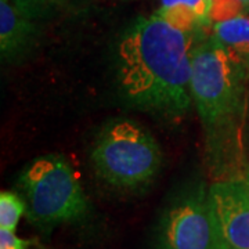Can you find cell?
<instances>
[{
	"instance_id": "obj_10",
	"label": "cell",
	"mask_w": 249,
	"mask_h": 249,
	"mask_svg": "<svg viewBox=\"0 0 249 249\" xmlns=\"http://www.w3.org/2000/svg\"><path fill=\"white\" fill-rule=\"evenodd\" d=\"M27 209L25 201L14 193L1 191L0 194V229L16 231L21 216Z\"/></svg>"
},
{
	"instance_id": "obj_6",
	"label": "cell",
	"mask_w": 249,
	"mask_h": 249,
	"mask_svg": "<svg viewBox=\"0 0 249 249\" xmlns=\"http://www.w3.org/2000/svg\"><path fill=\"white\" fill-rule=\"evenodd\" d=\"M217 249H249V178L232 176L209 186Z\"/></svg>"
},
{
	"instance_id": "obj_4",
	"label": "cell",
	"mask_w": 249,
	"mask_h": 249,
	"mask_svg": "<svg viewBox=\"0 0 249 249\" xmlns=\"http://www.w3.org/2000/svg\"><path fill=\"white\" fill-rule=\"evenodd\" d=\"M28 217L37 226L80 220L89 202L67 160L58 154L39 157L19 176Z\"/></svg>"
},
{
	"instance_id": "obj_9",
	"label": "cell",
	"mask_w": 249,
	"mask_h": 249,
	"mask_svg": "<svg viewBox=\"0 0 249 249\" xmlns=\"http://www.w3.org/2000/svg\"><path fill=\"white\" fill-rule=\"evenodd\" d=\"M212 37L229 57L249 72V14H241L212 24Z\"/></svg>"
},
{
	"instance_id": "obj_12",
	"label": "cell",
	"mask_w": 249,
	"mask_h": 249,
	"mask_svg": "<svg viewBox=\"0 0 249 249\" xmlns=\"http://www.w3.org/2000/svg\"><path fill=\"white\" fill-rule=\"evenodd\" d=\"M25 9L36 17L39 14V11L42 9H45L47 6L53 4V3H57V1H61V0H18Z\"/></svg>"
},
{
	"instance_id": "obj_11",
	"label": "cell",
	"mask_w": 249,
	"mask_h": 249,
	"mask_svg": "<svg viewBox=\"0 0 249 249\" xmlns=\"http://www.w3.org/2000/svg\"><path fill=\"white\" fill-rule=\"evenodd\" d=\"M28 241L21 240L13 230L0 229V249H27Z\"/></svg>"
},
{
	"instance_id": "obj_3",
	"label": "cell",
	"mask_w": 249,
	"mask_h": 249,
	"mask_svg": "<svg viewBox=\"0 0 249 249\" xmlns=\"http://www.w3.org/2000/svg\"><path fill=\"white\" fill-rule=\"evenodd\" d=\"M245 73L212 36L194 47L191 97L209 136L217 137L237 115Z\"/></svg>"
},
{
	"instance_id": "obj_7",
	"label": "cell",
	"mask_w": 249,
	"mask_h": 249,
	"mask_svg": "<svg viewBox=\"0 0 249 249\" xmlns=\"http://www.w3.org/2000/svg\"><path fill=\"white\" fill-rule=\"evenodd\" d=\"M34 16L18 0H0V54L3 61H17L34 43Z\"/></svg>"
},
{
	"instance_id": "obj_13",
	"label": "cell",
	"mask_w": 249,
	"mask_h": 249,
	"mask_svg": "<svg viewBox=\"0 0 249 249\" xmlns=\"http://www.w3.org/2000/svg\"><path fill=\"white\" fill-rule=\"evenodd\" d=\"M241 4V7L244 9L245 14H249V0H237Z\"/></svg>"
},
{
	"instance_id": "obj_2",
	"label": "cell",
	"mask_w": 249,
	"mask_h": 249,
	"mask_svg": "<svg viewBox=\"0 0 249 249\" xmlns=\"http://www.w3.org/2000/svg\"><path fill=\"white\" fill-rule=\"evenodd\" d=\"M91 160L103 181L121 190H134L157 176L162 152L154 136L142 124L118 119L98 134Z\"/></svg>"
},
{
	"instance_id": "obj_1",
	"label": "cell",
	"mask_w": 249,
	"mask_h": 249,
	"mask_svg": "<svg viewBox=\"0 0 249 249\" xmlns=\"http://www.w3.org/2000/svg\"><path fill=\"white\" fill-rule=\"evenodd\" d=\"M194 35L152 14L134 21L121 36L116 75L124 98L136 107L175 118L193 103Z\"/></svg>"
},
{
	"instance_id": "obj_5",
	"label": "cell",
	"mask_w": 249,
	"mask_h": 249,
	"mask_svg": "<svg viewBox=\"0 0 249 249\" xmlns=\"http://www.w3.org/2000/svg\"><path fill=\"white\" fill-rule=\"evenodd\" d=\"M160 249H217L209 187H191L169 205L160 220Z\"/></svg>"
},
{
	"instance_id": "obj_8",
	"label": "cell",
	"mask_w": 249,
	"mask_h": 249,
	"mask_svg": "<svg viewBox=\"0 0 249 249\" xmlns=\"http://www.w3.org/2000/svg\"><path fill=\"white\" fill-rule=\"evenodd\" d=\"M211 0H160L154 14L184 32L196 35L211 22Z\"/></svg>"
}]
</instances>
